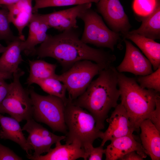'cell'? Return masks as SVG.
<instances>
[{
  "label": "cell",
  "mask_w": 160,
  "mask_h": 160,
  "mask_svg": "<svg viewBox=\"0 0 160 160\" xmlns=\"http://www.w3.org/2000/svg\"><path fill=\"white\" fill-rule=\"evenodd\" d=\"M76 29H68L53 36L47 34L45 40L36 47L34 55L39 58L55 59L65 71L81 60L108 65L116 60L115 56L109 52L92 47L82 42Z\"/></svg>",
  "instance_id": "1"
},
{
  "label": "cell",
  "mask_w": 160,
  "mask_h": 160,
  "mask_svg": "<svg viewBox=\"0 0 160 160\" xmlns=\"http://www.w3.org/2000/svg\"><path fill=\"white\" fill-rule=\"evenodd\" d=\"M118 72L111 65L102 70L85 91L71 101L85 109L94 117L96 126L101 130L110 110L117 105L120 96L118 88Z\"/></svg>",
  "instance_id": "2"
},
{
  "label": "cell",
  "mask_w": 160,
  "mask_h": 160,
  "mask_svg": "<svg viewBox=\"0 0 160 160\" xmlns=\"http://www.w3.org/2000/svg\"><path fill=\"white\" fill-rule=\"evenodd\" d=\"M118 78L121 103L135 131L139 132L141 123L149 119L154 110L160 92L142 87L136 78L127 77L122 73L118 72Z\"/></svg>",
  "instance_id": "3"
},
{
  "label": "cell",
  "mask_w": 160,
  "mask_h": 160,
  "mask_svg": "<svg viewBox=\"0 0 160 160\" xmlns=\"http://www.w3.org/2000/svg\"><path fill=\"white\" fill-rule=\"evenodd\" d=\"M65 121L67 129L65 143L77 140L85 150L93 146L96 139L102 138L103 132L96 127L93 116L69 100L65 106Z\"/></svg>",
  "instance_id": "4"
},
{
  "label": "cell",
  "mask_w": 160,
  "mask_h": 160,
  "mask_svg": "<svg viewBox=\"0 0 160 160\" xmlns=\"http://www.w3.org/2000/svg\"><path fill=\"white\" fill-rule=\"evenodd\" d=\"M28 90L33 106V119L47 125L53 132L65 135L67 129L65 121V105L63 100L54 95H39L32 87Z\"/></svg>",
  "instance_id": "5"
},
{
  "label": "cell",
  "mask_w": 160,
  "mask_h": 160,
  "mask_svg": "<svg viewBox=\"0 0 160 160\" xmlns=\"http://www.w3.org/2000/svg\"><path fill=\"white\" fill-rule=\"evenodd\" d=\"M110 65L81 60L75 63L62 74L57 75L55 79L65 85L68 98L72 101L85 91L95 76Z\"/></svg>",
  "instance_id": "6"
},
{
  "label": "cell",
  "mask_w": 160,
  "mask_h": 160,
  "mask_svg": "<svg viewBox=\"0 0 160 160\" xmlns=\"http://www.w3.org/2000/svg\"><path fill=\"white\" fill-rule=\"evenodd\" d=\"M77 19L81 20L84 28L80 39L84 43L99 47H105L112 51L121 41V34L109 29L102 17L91 8L81 13Z\"/></svg>",
  "instance_id": "7"
},
{
  "label": "cell",
  "mask_w": 160,
  "mask_h": 160,
  "mask_svg": "<svg viewBox=\"0 0 160 160\" xmlns=\"http://www.w3.org/2000/svg\"><path fill=\"white\" fill-rule=\"evenodd\" d=\"M25 73L20 68L12 74L13 81L0 107V113H7L19 122L33 119V106L28 90L22 86L20 78Z\"/></svg>",
  "instance_id": "8"
},
{
  "label": "cell",
  "mask_w": 160,
  "mask_h": 160,
  "mask_svg": "<svg viewBox=\"0 0 160 160\" xmlns=\"http://www.w3.org/2000/svg\"><path fill=\"white\" fill-rule=\"evenodd\" d=\"M26 121L22 130L28 133L27 141L34 151L33 155H27L29 159L34 160L43 153L48 152L53 144L65 138V135L60 136L54 134L33 119Z\"/></svg>",
  "instance_id": "9"
},
{
  "label": "cell",
  "mask_w": 160,
  "mask_h": 160,
  "mask_svg": "<svg viewBox=\"0 0 160 160\" xmlns=\"http://www.w3.org/2000/svg\"><path fill=\"white\" fill-rule=\"evenodd\" d=\"M97 11L113 31L124 34L132 26L120 0H99L96 3Z\"/></svg>",
  "instance_id": "10"
},
{
  "label": "cell",
  "mask_w": 160,
  "mask_h": 160,
  "mask_svg": "<svg viewBox=\"0 0 160 160\" xmlns=\"http://www.w3.org/2000/svg\"><path fill=\"white\" fill-rule=\"evenodd\" d=\"M123 40L126 45L124 58L116 68L119 73L128 72L136 76H145L153 72L152 65L149 60L130 41Z\"/></svg>",
  "instance_id": "11"
},
{
  "label": "cell",
  "mask_w": 160,
  "mask_h": 160,
  "mask_svg": "<svg viewBox=\"0 0 160 160\" xmlns=\"http://www.w3.org/2000/svg\"><path fill=\"white\" fill-rule=\"evenodd\" d=\"M106 120L109 125L107 129L103 133L100 144L103 146L108 140L132 135L135 131L127 113L121 103L117 104L110 117Z\"/></svg>",
  "instance_id": "12"
},
{
  "label": "cell",
  "mask_w": 160,
  "mask_h": 160,
  "mask_svg": "<svg viewBox=\"0 0 160 160\" xmlns=\"http://www.w3.org/2000/svg\"><path fill=\"white\" fill-rule=\"evenodd\" d=\"M91 3L76 5L65 10L55 11L41 15L50 28L60 31L71 29H77L78 16L87 9L91 8Z\"/></svg>",
  "instance_id": "13"
},
{
  "label": "cell",
  "mask_w": 160,
  "mask_h": 160,
  "mask_svg": "<svg viewBox=\"0 0 160 160\" xmlns=\"http://www.w3.org/2000/svg\"><path fill=\"white\" fill-rule=\"evenodd\" d=\"M28 25V36L26 39L21 41L20 48L27 55H34L36 46L45 40L47 32L50 28L41 14L37 12L33 13Z\"/></svg>",
  "instance_id": "14"
},
{
  "label": "cell",
  "mask_w": 160,
  "mask_h": 160,
  "mask_svg": "<svg viewBox=\"0 0 160 160\" xmlns=\"http://www.w3.org/2000/svg\"><path fill=\"white\" fill-rule=\"evenodd\" d=\"M105 149L106 160H119L128 153L135 151L143 158L147 156L146 152L141 143L135 138L133 134L116 138Z\"/></svg>",
  "instance_id": "15"
},
{
  "label": "cell",
  "mask_w": 160,
  "mask_h": 160,
  "mask_svg": "<svg viewBox=\"0 0 160 160\" xmlns=\"http://www.w3.org/2000/svg\"><path fill=\"white\" fill-rule=\"evenodd\" d=\"M141 144L152 160L160 159V131L149 119L143 121L140 126Z\"/></svg>",
  "instance_id": "16"
},
{
  "label": "cell",
  "mask_w": 160,
  "mask_h": 160,
  "mask_svg": "<svg viewBox=\"0 0 160 160\" xmlns=\"http://www.w3.org/2000/svg\"><path fill=\"white\" fill-rule=\"evenodd\" d=\"M44 155H41L34 160H75L84 158L85 151L80 142L75 140L70 144H62L60 141L55 143V147L50 148Z\"/></svg>",
  "instance_id": "17"
},
{
  "label": "cell",
  "mask_w": 160,
  "mask_h": 160,
  "mask_svg": "<svg viewBox=\"0 0 160 160\" xmlns=\"http://www.w3.org/2000/svg\"><path fill=\"white\" fill-rule=\"evenodd\" d=\"M19 123L12 117L5 116L0 113V138L12 141L25 151L27 155H31L33 148L28 143Z\"/></svg>",
  "instance_id": "18"
},
{
  "label": "cell",
  "mask_w": 160,
  "mask_h": 160,
  "mask_svg": "<svg viewBox=\"0 0 160 160\" xmlns=\"http://www.w3.org/2000/svg\"><path fill=\"white\" fill-rule=\"evenodd\" d=\"M33 0H21L16 3L4 6L8 10L10 23L17 28L19 36L24 38V28L28 25L33 14L32 2Z\"/></svg>",
  "instance_id": "19"
},
{
  "label": "cell",
  "mask_w": 160,
  "mask_h": 160,
  "mask_svg": "<svg viewBox=\"0 0 160 160\" xmlns=\"http://www.w3.org/2000/svg\"><path fill=\"white\" fill-rule=\"evenodd\" d=\"M25 40V38L20 36L7 44L6 49L0 57V72L12 74L19 69V64L24 61L20 44Z\"/></svg>",
  "instance_id": "20"
},
{
  "label": "cell",
  "mask_w": 160,
  "mask_h": 160,
  "mask_svg": "<svg viewBox=\"0 0 160 160\" xmlns=\"http://www.w3.org/2000/svg\"><path fill=\"white\" fill-rule=\"evenodd\" d=\"M129 39L141 49L151 63L154 70L160 67V44L136 33H127L121 35Z\"/></svg>",
  "instance_id": "21"
},
{
  "label": "cell",
  "mask_w": 160,
  "mask_h": 160,
  "mask_svg": "<svg viewBox=\"0 0 160 160\" xmlns=\"http://www.w3.org/2000/svg\"><path fill=\"white\" fill-rule=\"evenodd\" d=\"M141 25L138 29L127 33H136L153 40L160 39V3L159 0L153 11L143 17Z\"/></svg>",
  "instance_id": "22"
},
{
  "label": "cell",
  "mask_w": 160,
  "mask_h": 160,
  "mask_svg": "<svg viewBox=\"0 0 160 160\" xmlns=\"http://www.w3.org/2000/svg\"><path fill=\"white\" fill-rule=\"evenodd\" d=\"M29 74L26 84L29 86L37 81L48 78H55L56 64L48 63L39 60H28Z\"/></svg>",
  "instance_id": "23"
},
{
  "label": "cell",
  "mask_w": 160,
  "mask_h": 160,
  "mask_svg": "<svg viewBox=\"0 0 160 160\" xmlns=\"http://www.w3.org/2000/svg\"><path fill=\"white\" fill-rule=\"evenodd\" d=\"M35 84L49 95L61 99L65 105L68 102L69 100L66 96V87L58 80L54 78H48L37 81Z\"/></svg>",
  "instance_id": "24"
},
{
  "label": "cell",
  "mask_w": 160,
  "mask_h": 160,
  "mask_svg": "<svg viewBox=\"0 0 160 160\" xmlns=\"http://www.w3.org/2000/svg\"><path fill=\"white\" fill-rule=\"evenodd\" d=\"M99 0H35L33 13L37 12L40 9L49 7H62L78 5L88 3L96 4Z\"/></svg>",
  "instance_id": "25"
},
{
  "label": "cell",
  "mask_w": 160,
  "mask_h": 160,
  "mask_svg": "<svg viewBox=\"0 0 160 160\" xmlns=\"http://www.w3.org/2000/svg\"><path fill=\"white\" fill-rule=\"evenodd\" d=\"M0 9V41L4 40L7 44L17 39L19 36H14L10 27L8 10L4 6Z\"/></svg>",
  "instance_id": "26"
},
{
  "label": "cell",
  "mask_w": 160,
  "mask_h": 160,
  "mask_svg": "<svg viewBox=\"0 0 160 160\" xmlns=\"http://www.w3.org/2000/svg\"><path fill=\"white\" fill-rule=\"evenodd\" d=\"M137 82L142 88L160 92V67L152 73L145 76H139Z\"/></svg>",
  "instance_id": "27"
},
{
  "label": "cell",
  "mask_w": 160,
  "mask_h": 160,
  "mask_svg": "<svg viewBox=\"0 0 160 160\" xmlns=\"http://www.w3.org/2000/svg\"><path fill=\"white\" fill-rule=\"evenodd\" d=\"M159 0H134L133 9L135 12L142 17L151 14L156 8Z\"/></svg>",
  "instance_id": "28"
},
{
  "label": "cell",
  "mask_w": 160,
  "mask_h": 160,
  "mask_svg": "<svg viewBox=\"0 0 160 160\" xmlns=\"http://www.w3.org/2000/svg\"><path fill=\"white\" fill-rule=\"evenodd\" d=\"M103 147L100 145L95 148L92 146L85 151L84 160H102L105 151V149H103Z\"/></svg>",
  "instance_id": "29"
},
{
  "label": "cell",
  "mask_w": 160,
  "mask_h": 160,
  "mask_svg": "<svg viewBox=\"0 0 160 160\" xmlns=\"http://www.w3.org/2000/svg\"><path fill=\"white\" fill-rule=\"evenodd\" d=\"M12 150L0 143V160H21Z\"/></svg>",
  "instance_id": "30"
},
{
  "label": "cell",
  "mask_w": 160,
  "mask_h": 160,
  "mask_svg": "<svg viewBox=\"0 0 160 160\" xmlns=\"http://www.w3.org/2000/svg\"><path fill=\"white\" fill-rule=\"evenodd\" d=\"M149 119L160 131V98L157 100L155 108Z\"/></svg>",
  "instance_id": "31"
},
{
  "label": "cell",
  "mask_w": 160,
  "mask_h": 160,
  "mask_svg": "<svg viewBox=\"0 0 160 160\" xmlns=\"http://www.w3.org/2000/svg\"><path fill=\"white\" fill-rule=\"evenodd\" d=\"M5 79L0 78V107L7 95L10 88V84H8Z\"/></svg>",
  "instance_id": "32"
},
{
  "label": "cell",
  "mask_w": 160,
  "mask_h": 160,
  "mask_svg": "<svg viewBox=\"0 0 160 160\" xmlns=\"http://www.w3.org/2000/svg\"><path fill=\"white\" fill-rule=\"evenodd\" d=\"M142 157L135 151H132L126 154L119 160H143Z\"/></svg>",
  "instance_id": "33"
},
{
  "label": "cell",
  "mask_w": 160,
  "mask_h": 160,
  "mask_svg": "<svg viewBox=\"0 0 160 160\" xmlns=\"http://www.w3.org/2000/svg\"><path fill=\"white\" fill-rule=\"evenodd\" d=\"M20 0H0V6H7L12 4L17 3Z\"/></svg>",
  "instance_id": "34"
},
{
  "label": "cell",
  "mask_w": 160,
  "mask_h": 160,
  "mask_svg": "<svg viewBox=\"0 0 160 160\" xmlns=\"http://www.w3.org/2000/svg\"><path fill=\"white\" fill-rule=\"evenodd\" d=\"M0 78L5 79H12L13 78L12 74L0 72Z\"/></svg>",
  "instance_id": "35"
},
{
  "label": "cell",
  "mask_w": 160,
  "mask_h": 160,
  "mask_svg": "<svg viewBox=\"0 0 160 160\" xmlns=\"http://www.w3.org/2000/svg\"><path fill=\"white\" fill-rule=\"evenodd\" d=\"M7 47H4L0 44V53L3 52L7 48Z\"/></svg>",
  "instance_id": "36"
},
{
  "label": "cell",
  "mask_w": 160,
  "mask_h": 160,
  "mask_svg": "<svg viewBox=\"0 0 160 160\" xmlns=\"http://www.w3.org/2000/svg\"><path fill=\"white\" fill-rule=\"evenodd\" d=\"M0 129H1V128H0Z\"/></svg>",
  "instance_id": "37"
}]
</instances>
